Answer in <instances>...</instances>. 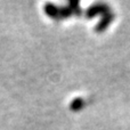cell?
<instances>
[{"mask_svg":"<svg viewBox=\"0 0 130 130\" xmlns=\"http://www.w3.org/2000/svg\"><path fill=\"white\" fill-rule=\"evenodd\" d=\"M59 14H61V20H67V18H70L73 15L72 10L70 9V7L67 6V5H65V6H59Z\"/></svg>","mask_w":130,"mask_h":130,"instance_id":"6","label":"cell"},{"mask_svg":"<svg viewBox=\"0 0 130 130\" xmlns=\"http://www.w3.org/2000/svg\"><path fill=\"white\" fill-rule=\"evenodd\" d=\"M67 6H69V7H70V9L72 10L73 15H75V16H80L81 14H82V9H81L80 2H79L78 0H71V1H69Z\"/></svg>","mask_w":130,"mask_h":130,"instance_id":"5","label":"cell"},{"mask_svg":"<svg viewBox=\"0 0 130 130\" xmlns=\"http://www.w3.org/2000/svg\"><path fill=\"white\" fill-rule=\"evenodd\" d=\"M110 9H111L110 6H108L107 4H105V2H96V4H92L91 6L86 10L85 15L87 18L91 20V18H94L95 16H97V15L103 16L104 14L110 13L111 11Z\"/></svg>","mask_w":130,"mask_h":130,"instance_id":"1","label":"cell"},{"mask_svg":"<svg viewBox=\"0 0 130 130\" xmlns=\"http://www.w3.org/2000/svg\"><path fill=\"white\" fill-rule=\"evenodd\" d=\"M43 10H45V14L50 17L54 21H61V14H59V7L56 6L53 2H47L43 7Z\"/></svg>","mask_w":130,"mask_h":130,"instance_id":"3","label":"cell"},{"mask_svg":"<svg viewBox=\"0 0 130 130\" xmlns=\"http://www.w3.org/2000/svg\"><path fill=\"white\" fill-rule=\"evenodd\" d=\"M85 106V101H83L81 97H78V98H74L73 101L70 103V108L73 112H79L81 111Z\"/></svg>","mask_w":130,"mask_h":130,"instance_id":"4","label":"cell"},{"mask_svg":"<svg viewBox=\"0 0 130 130\" xmlns=\"http://www.w3.org/2000/svg\"><path fill=\"white\" fill-rule=\"evenodd\" d=\"M114 16L115 15L113 13H111V11L107 13V14H104V15L102 16L101 21H99V22L97 23V25L95 26V31H96L97 33H102V32H104L108 27V25L113 22Z\"/></svg>","mask_w":130,"mask_h":130,"instance_id":"2","label":"cell"}]
</instances>
